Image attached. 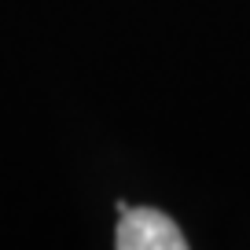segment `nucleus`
<instances>
[{
    "mask_svg": "<svg viewBox=\"0 0 250 250\" xmlns=\"http://www.w3.org/2000/svg\"><path fill=\"white\" fill-rule=\"evenodd\" d=\"M118 250H184L188 239L177 228V221L151 206H125L118 203Z\"/></svg>",
    "mask_w": 250,
    "mask_h": 250,
    "instance_id": "1",
    "label": "nucleus"
}]
</instances>
